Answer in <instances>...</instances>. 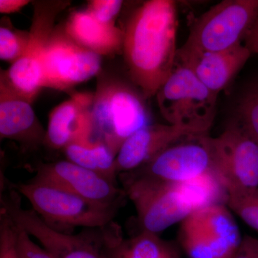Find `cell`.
<instances>
[{"instance_id": "cell-1", "label": "cell", "mask_w": 258, "mask_h": 258, "mask_svg": "<svg viewBox=\"0 0 258 258\" xmlns=\"http://www.w3.org/2000/svg\"><path fill=\"white\" fill-rule=\"evenodd\" d=\"M177 26L171 0L145 2L127 20L122 51L130 79L145 99L156 96L175 66Z\"/></svg>"}, {"instance_id": "cell-2", "label": "cell", "mask_w": 258, "mask_h": 258, "mask_svg": "<svg viewBox=\"0 0 258 258\" xmlns=\"http://www.w3.org/2000/svg\"><path fill=\"white\" fill-rule=\"evenodd\" d=\"M144 99L123 81L104 79L98 83L91 108L93 133L115 156L125 139L151 124Z\"/></svg>"}, {"instance_id": "cell-3", "label": "cell", "mask_w": 258, "mask_h": 258, "mask_svg": "<svg viewBox=\"0 0 258 258\" xmlns=\"http://www.w3.org/2000/svg\"><path fill=\"white\" fill-rule=\"evenodd\" d=\"M15 189L28 199L32 210L47 225L57 227H104L113 222L120 208L93 203L61 186L35 177Z\"/></svg>"}, {"instance_id": "cell-4", "label": "cell", "mask_w": 258, "mask_h": 258, "mask_svg": "<svg viewBox=\"0 0 258 258\" xmlns=\"http://www.w3.org/2000/svg\"><path fill=\"white\" fill-rule=\"evenodd\" d=\"M119 177L127 198L137 210L140 232L159 235L203 208L186 182Z\"/></svg>"}, {"instance_id": "cell-5", "label": "cell", "mask_w": 258, "mask_h": 258, "mask_svg": "<svg viewBox=\"0 0 258 258\" xmlns=\"http://www.w3.org/2000/svg\"><path fill=\"white\" fill-rule=\"evenodd\" d=\"M156 96L161 115L169 124L194 134H208L216 115L218 95L207 88L189 68L176 62Z\"/></svg>"}, {"instance_id": "cell-6", "label": "cell", "mask_w": 258, "mask_h": 258, "mask_svg": "<svg viewBox=\"0 0 258 258\" xmlns=\"http://www.w3.org/2000/svg\"><path fill=\"white\" fill-rule=\"evenodd\" d=\"M258 17V0H224L195 20L181 49L227 50L244 42Z\"/></svg>"}, {"instance_id": "cell-7", "label": "cell", "mask_w": 258, "mask_h": 258, "mask_svg": "<svg viewBox=\"0 0 258 258\" xmlns=\"http://www.w3.org/2000/svg\"><path fill=\"white\" fill-rule=\"evenodd\" d=\"M212 171L218 172L215 138L208 134H191L171 144L145 165L119 175L181 183Z\"/></svg>"}, {"instance_id": "cell-8", "label": "cell", "mask_w": 258, "mask_h": 258, "mask_svg": "<svg viewBox=\"0 0 258 258\" xmlns=\"http://www.w3.org/2000/svg\"><path fill=\"white\" fill-rule=\"evenodd\" d=\"M242 237L227 205H210L181 222L179 241L189 258H231Z\"/></svg>"}, {"instance_id": "cell-9", "label": "cell", "mask_w": 258, "mask_h": 258, "mask_svg": "<svg viewBox=\"0 0 258 258\" xmlns=\"http://www.w3.org/2000/svg\"><path fill=\"white\" fill-rule=\"evenodd\" d=\"M66 5V2H43L35 4L26 51L6 72L1 73V80L30 103H32L44 88L42 52L53 31L52 26L56 15Z\"/></svg>"}, {"instance_id": "cell-10", "label": "cell", "mask_w": 258, "mask_h": 258, "mask_svg": "<svg viewBox=\"0 0 258 258\" xmlns=\"http://www.w3.org/2000/svg\"><path fill=\"white\" fill-rule=\"evenodd\" d=\"M1 208L15 223L35 237L55 258H102L97 241L96 228L86 229L79 235L59 232L47 225L33 210L21 205L18 191L1 195Z\"/></svg>"}, {"instance_id": "cell-11", "label": "cell", "mask_w": 258, "mask_h": 258, "mask_svg": "<svg viewBox=\"0 0 258 258\" xmlns=\"http://www.w3.org/2000/svg\"><path fill=\"white\" fill-rule=\"evenodd\" d=\"M44 87L67 90L100 73L101 56L53 30L41 56Z\"/></svg>"}, {"instance_id": "cell-12", "label": "cell", "mask_w": 258, "mask_h": 258, "mask_svg": "<svg viewBox=\"0 0 258 258\" xmlns=\"http://www.w3.org/2000/svg\"><path fill=\"white\" fill-rule=\"evenodd\" d=\"M215 142L217 171L226 188L258 187V144L232 120Z\"/></svg>"}, {"instance_id": "cell-13", "label": "cell", "mask_w": 258, "mask_h": 258, "mask_svg": "<svg viewBox=\"0 0 258 258\" xmlns=\"http://www.w3.org/2000/svg\"><path fill=\"white\" fill-rule=\"evenodd\" d=\"M35 177L101 205L121 208L127 198L116 182L67 159L40 164Z\"/></svg>"}, {"instance_id": "cell-14", "label": "cell", "mask_w": 258, "mask_h": 258, "mask_svg": "<svg viewBox=\"0 0 258 258\" xmlns=\"http://www.w3.org/2000/svg\"><path fill=\"white\" fill-rule=\"evenodd\" d=\"M251 55L243 43L215 52H195L180 47L176 62L189 68L207 88L218 95L232 83Z\"/></svg>"}, {"instance_id": "cell-15", "label": "cell", "mask_w": 258, "mask_h": 258, "mask_svg": "<svg viewBox=\"0 0 258 258\" xmlns=\"http://www.w3.org/2000/svg\"><path fill=\"white\" fill-rule=\"evenodd\" d=\"M194 134L188 129L169 124H151L125 139L115 157L118 176L136 170L183 137Z\"/></svg>"}, {"instance_id": "cell-16", "label": "cell", "mask_w": 258, "mask_h": 258, "mask_svg": "<svg viewBox=\"0 0 258 258\" xmlns=\"http://www.w3.org/2000/svg\"><path fill=\"white\" fill-rule=\"evenodd\" d=\"M102 258H181L179 247L157 234L140 232L124 238L114 222L96 229Z\"/></svg>"}, {"instance_id": "cell-17", "label": "cell", "mask_w": 258, "mask_h": 258, "mask_svg": "<svg viewBox=\"0 0 258 258\" xmlns=\"http://www.w3.org/2000/svg\"><path fill=\"white\" fill-rule=\"evenodd\" d=\"M93 96L79 93L54 108L49 115L43 144L53 150H63L72 142L93 136Z\"/></svg>"}, {"instance_id": "cell-18", "label": "cell", "mask_w": 258, "mask_h": 258, "mask_svg": "<svg viewBox=\"0 0 258 258\" xmlns=\"http://www.w3.org/2000/svg\"><path fill=\"white\" fill-rule=\"evenodd\" d=\"M45 132L39 123L31 103L1 80L0 81V137L18 142L25 149H36L43 144Z\"/></svg>"}, {"instance_id": "cell-19", "label": "cell", "mask_w": 258, "mask_h": 258, "mask_svg": "<svg viewBox=\"0 0 258 258\" xmlns=\"http://www.w3.org/2000/svg\"><path fill=\"white\" fill-rule=\"evenodd\" d=\"M66 35L79 45L100 55L122 50L123 31L114 25H105L88 10L75 12L66 23Z\"/></svg>"}, {"instance_id": "cell-20", "label": "cell", "mask_w": 258, "mask_h": 258, "mask_svg": "<svg viewBox=\"0 0 258 258\" xmlns=\"http://www.w3.org/2000/svg\"><path fill=\"white\" fill-rule=\"evenodd\" d=\"M66 159L116 182L115 154L94 135L76 141L63 149Z\"/></svg>"}, {"instance_id": "cell-21", "label": "cell", "mask_w": 258, "mask_h": 258, "mask_svg": "<svg viewBox=\"0 0 258 258\" xmlns=\"http://www.w3.org/2000/svg\"><path fill=\"white\" fill-rule=\"evenodd\" d=\"M230 120L258 144V75L244 84Z\"/></svg>"}, {"instance_id": "cell-22", "label": "cell", "mask_w": 258, "mask_h": 258, "mask_svg": "<svg viewBox=\"0 0 258 258\" xmlns=\"http://www.w3.org/2000/svg\"><path fill=\"white\" fill-rule=\"evenodd\" d=\"M227 206L258 232V187L227 189Z\"/></svg>"}, {"instance_id": "cell-23", "label": "cell", "mask_w": 258, "mask_h": 258, "mask_svg": "<svg viewBox=\"0 0 258 258\" xmlns=\"http://www.w3.org/2000/svg\"><path fill=\"white\" fill-rule=\"evenodd\" d=\"M30 32L13 30L5 25L0 28V58L15 62L25 53L28 47Z\"/></svg>"}, {"instance_id": "cell-24", "label": "cell", "mask_w": 258, "mask_h": 258, "mask_svg": "<svg viewBox=\"0 0 258 258\" xmlns=\"http://www.w3.org/2000/svg\"><path fill=\"white\" fill-rule=\"evenodd\" d=\"M0 258H20L16 223L3 208H0Z\"/></svg>"}, {"instance_id": "cell-25", "label": "cell", "mask_w": 258, "mask_h": 258, "mask_svg": "<svg viewBox=\"0 0 258 258\" xmlns=\"http://www.w3.org/2000/svg\"><path fill=\"white\" fill-rule=\"evenodd\" d=\"M123 4L121 0H93L90 2L86 10L100 23L114 25V20L119 14Z\"/></svg>"}, {"instance_id": "cell-26", "label": "cell", "mask_w": 258, "mask_h": 258, "mask_svg": "<svg viewBox=\"0 0 258 258\" xmlns=\"http://www.w3.org/2000/svg\"><path fill=\"white\" fill-rule=\"evenodd\" d=\"M16 225L17 244L20 258H55L46 249L32 240L31 236L23 227L17 223Z\"/></svg>"}, {"instance_id": "cell-27", "label": "cell", "mask_w": 258, "mask_h": 258, "mask_svg": "<svg viewBox=\"0 0 258 258\" xmlns=\"http://www.w3.org/2000/svg\"><path fill=\"white\" fill-rule=\"evenodd\" d=\"M231 258H258V238L246 235Z\"/></svg>"}, {"instance_id": "cell-28", "label": "cell", "mask_w": 258, "mask_h": 258, "mask_svg": "<svg viewBox=\"0 0 258 258\" xmlns=\"http://www.w3.org/2000/svg\"><path fill=\"white\" fill-rule=\"evenodd\" d=\"M243 44L251 53L258 55V17L244 39Z\"/></svg>"}, {"instance_id": "cell-29", "label": "cell", "mask_w": 258, "mask_h": 258, "mask_svg": "<svg viewBox=\"0 0 258 258\" xmlns=\"http://www.w3.org/2000/svg\"><path fill=\"white\" fill-rule=\"evenodd\" d=\"M29 3L27 0H0V12L4 14L16 13Z\"/></svg>"}]
</instances>
